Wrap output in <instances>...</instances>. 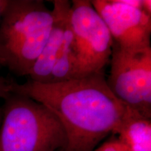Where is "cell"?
<instances>
[{"label":"cell","mask_w":151,"mask_h":151,"mask_svg":"<svg viewBox=\"0 0 151 151\" xmlns=\"http://www.w3.org/2000/svg\"><path fill=\"white\" fill-rule=\"evenodd\" d=\"M9 91L27 96L56 115L67 135L63 151H93L130 109L111 91L104 72L55 83L9 82Z\"/></svg>","instance_id":"obj_1"},{"label":"cell","mask_w":151,"mask_h":151,"mask_svg":"<svg viewBox=\"0 0 151 151\" xmlns=\"http://www.w3.org/2000/svg\"><path fill=\"white\" fill-rule=\"evenodd\" d=\"M52 11L41 0H7L0 18V66L27 76L48 40Z\"/></svg>","instance_id":"obj_2"},{"label":"cell","mask_w":151,"mask_h":151,"mask_svg":"<svg viewBox=\"0 0 151 151\" xmlns=\"http://www.w3.org/2000/svg\"><path fill=\"white\" fill-rule=\"evenodd\" d=\"M4 99L0 151L64 150L67 135L53 112L23 94L9 92Z\"/></svg>","instance_id":"obj_3"},{"label":"cell","mask_w":151,"mask_h":151,"mask_svg":"<svg viewBox=\"0 0 151 151\" xmlns=\"http://www.w3.org/2000/svg\"><path fill=\"white\" fill-rule=\"evenodd\" d=\"M69 20L78 78L104 72V68L110 62L114 42L91 1H71Z\"/></svg>","instance_id":"obj_4"},{"label":"cell","mask_w":151,"mask_h":151,"mask_svg":"<svg viewBox=\"0 0 151 151\" xmlns=\"http://www.w3.org/2000/svg\"><path fill=\"white\" fill-rule=\"evenodd\" d=\"M106 83L130 109L151 118V47L129 51L113 45Z\"/></svg>","instance_id":"obj_5"},{"label":"cell","mask_w":151,"mask_h":151,"mask_svg":"<svg viewBox=\"0 0 151 151\" xmlns=\"http://www.w3.org/2000/svg\"><path fill=\"white\" fill-rule=\"evenodd\" d=\"M91 3L119 48L129 51L150 48L151 16L122 0H92Z\"/></svg>","instance_id":"obj_6"},{"label":"cell","mask_w":151,"mask_h":151,"mask_svg":"<svg viewBox=\"0 0 151 151\" xmlns=\"http://www.w3.org/2000/svg\"><path fill=\"white\" fill-rule=\"evenodd\" d=\"M53 22L50 35L40 55L30 69L29 80L40 83H48L54 65L59 55L69 22L71 2L67 0H55Z\"/></svg>","instance_id":"obj_7"},{"label":"cell","mask_w":151,"mask_h":151,"mask_svg":"<svg viewBox=\"0 0 151 151\" xmlns=\"http://www.w3.org/2000/svg\"><path fill=\"white\" fill-rule=\"evenodd\" d=\"M113 134L129 151H151V119L129 109Z\"/></svg>","instance_id":"obj_8"},{"label":"cell","mask_w":151,"mask_h":151,"mask_svg":"<svg viewBox=\"0 0 151 151\" xmlns=\"http://www.w3.org/2000/svg\"><path fill=\"white\" fill-rule=\"evenodd\" d=\"M95 151H129L118 138L112 139L101 144Z\"/></svg>","instance_id":"obj_9"},{"label":"cell","mask_w":151,"mask_h":151,"mask_svg":"<svg viewBox=\"0 0 151 151\" xmlns=\"http://www.w3.org/2000/svg\"><path fill=\"white\" fill-rule=\"evenodd\" d=\"M9 81H7L3 77L0 76V99H4L9 93ZM1 118V111L0 109V122Z\"/></svg>","instance_id":"obj_10"},{"label":"cell","mask_w":151,"mask_h":151,"mask_svg":"<svg viewBox=\"0 0 151 151\" xmlns=\"http://www.w3.org/2000/svg\"><path fill=\"white\" fill-rule=\"evenodd\" d=\"M142 10L147 14L151 16V1L142 0Z\"/></svg>","instance_id":"obj_11"},{"label":"cell","mask_w":151,"mask_h":151,"mask_svg":"<svg viewBox=\"0 0 151 151\" xmlns=\"http://www.w3.org/2000/svg\"><path fill=\"white\" fill-rule=\"evenodd\" d=\"M7 4V0H0V18Z\"/></svg>","instance_id":"obj_12"}]
</instances>
